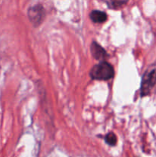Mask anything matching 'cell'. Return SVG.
I'll return each mask as SVG.
<instances>
[{
  "mask_svg": "<svg viewBox=\"0 0 156 157\" xmlns=\"http://www.w3.org/2000/svg\"><path fill=\"white\" fill-rule=\"evenodd\" d=\"M115 71L113 66L106 61H100L92 67L90 76L93 80L96 81H108L114 77Z\"/></svg>",
  "mask_w": 156,
  "mask_h": 157,
  "instance_id": "1",
  "label": "cell"
},
{
  "mask_svg": "<svg viewBox=\"0 0 156 157\" xmlns=\"http://www.w3.org/2000/svg\"><path fill=\"white\" fill-rule=\"evenodd\" d=\"M156 84V64L150 66L142 76L140 87L141 97L150 94Z\"/></svg>",
  "mask_w": 156,
  "mask_h": 157,
  "instance_id": "2",
  "label": "cell"
},
{
  "mask_svg": "<svg viewBox=\"0 0 156 157\" xmlns=\"http://www.w3.org/2000/svg\"><path fill=\"white\" fill-rule=\"evenodd\" d=\"M45 10L41 5H35L28 9V16L29 21L34 26L40 25L45 18Z\"/></svg>",
  "mask_w": 156,
  "mask_h": 157,
  "instance_id": "3",
  "label": "cell"
},
{
  "mask_svg": "<svg viewBox=\"0 0 156 157\" xmlns=\"http://www.w3.org/2000/svg\"><path fill=\"white\" fill-rule=\"evenodd\" d=\"M90 52L93 58L97 61H105L108 57L105 49L96 41H93L90 45Z\"/></svg>",
  "mask_w": 156,
  "mask_h": 157,
  "instance_id": "4",
  "label": "cell"
},
{
  "mask_svg": "<svg viewBox=\"0 0 156 157\" xmlns=\"http://www.w3.org/2000/svg\"><path fill=\"white\" fill-rule=\"evenodd\" d=\"M90 18L95 23H103L107 20V15L102 11L93 10L90 12Z\"/></svg>",
  "mask_w": 156,
  "mask_h": 157,
  "instance_id": "5",
  "label": "cell"
},
{
  "mask_svg": "<svg viewBox=\"0 0 156 157\" xmlns=\"http://www.w3.org/2000/svg\"><path fill=\"white\" fill-rule=\"evenodd\" d=\"M111 9H118L125 6L128 0H102Z\"/></svg>",
  "mask_w": 156,
  "mask_h": 157,
  "instance_id": "6",
  "label": "cell"
},
{
  "mask_svg": "<svg viewBox=\"0 0 156 157\" xmlns=\"http://www.w3.org/2000/svg\"><path fill=\"white\" fill-rule=\"evenodd\" d=\"M104 140L109 146L114 147L117 144V136H116V135L114 133L110 132V133H107L105 137H104Z\"/></svg>",
  "mask_w": 156,
  "mask_h": 157,
  "instance_id": "7",
  "label": "cell"
}]
</instances>
